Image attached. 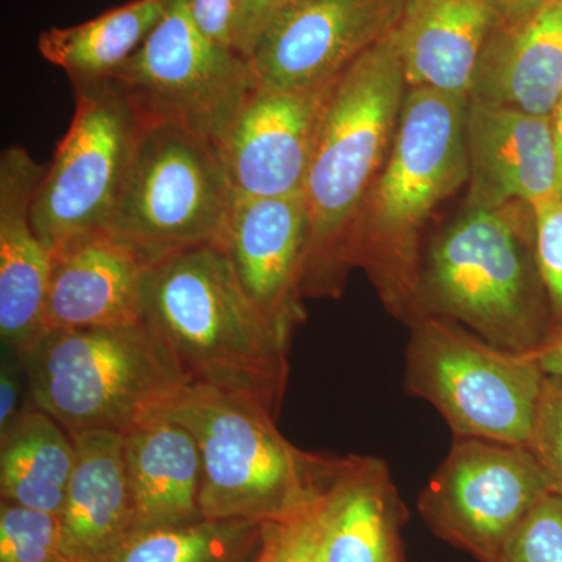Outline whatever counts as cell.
I'll use <instances>...</instances> for the list:
<instances>
[{"label": "cell", "mask_w": 562, "mask_h": 562, "mask_svg": "<svg viewBox=\"0 0 562 562\" xmlns=\"http://www.w3.org/2000/svg\"><path fill=\"white\" fill-rule=\"evenodd\" d=\"M140 322L183 386L244 395L279 417L290 346L249 301L222 247H194L149 266Z\"/></svg>", "instance_id": "6da1fadb"}, {"label": "cell", "mask_w": 562, "mask_h": 562, "mask_svg": "<svg viewBox=\"0 0 562 562\" xmlns=\"http://www.w3.org/2000/svg\"><path fill=\"white\" fill-rule=\"evenodd\" d=\"M408 83L395 32L328 85L303 187L308 213L303 297H339L362 205L382 172Z\"/></svg>", "instance_id": "7a4b0ae2"}, {"label": "cell", "mask_w": 562, "mask_h": 562, "mask_svg": "<svg viewBox=\"0 0 562 562\" xmlns=\"http://www.w3.org/2000/svg\"><path fill=\"white\" fill-rule=\"evenodd\" d=\"M468 95L408 88L391 151L362 205L351 265L394 316H416L420 235L432 210L469 180Z\"/></svg>", "instance_id": "3957f363"}, {"label": "cell", "mask_w": 562, "mask_h": 562, "mask_svg": "<svg viewBox=\"0 0 562 562\" xmlns=\"http://www.w3.org/2000/svg\"><path fill=\"white\" fill-rule=\"evenodd\" d=\"M427 316L458 322L514 353L535 355L552 338L531 206H468L431 238L420 255L414 321Z\"/></svg>", "instance_id": "277c9868"}, {"label": "cell", "mask_w": 562, "mask_h": 562, "mask_svg": "<svg viewBox=\"0 0 562 562\" xmlns=\"http://www.w3.org/2000/svg\"><path fill=\"white\" fill-rule=\"evenodd\" d=\"M162 414L198 441L203 519L281 522L316 501L338 464L335 454L288 441L277 417L244 395L183 386Z\"/></svg>", "instance_id": "5b68a950"}, {"label": "cell", "mask_w": 562, "mask_h": 562, "mask_svg": "<svg viewBox=\"0 0 562 562\" xmlns=\"http://www.w3.org/2000/svg\"><path fill=\"white\" fill-rule=\"evenodd\" d=\"M32 406L76 435H121L160 416L183 390L143 322L87 330H50L27 353Z\"/></svg>", "instance_id": "8992f818"}, {"label": "cell", "mask_w": 562, "mask_h": 562, "mask_svg": "<svg viewBox=\"0 0 562 562\" xmlns=\"http://www.w3.org/2000/svg\"><path fill=\"white\" fill-rule=\"evenodd\" d=\"M233 195L216 146L171 122L143 120L103 231L149 266L194 247H222Z\"/></svg>", "instance_id": "52a82bcc"}, {"label": "cell", "mask_w": 562, "mask_h": 562, "mask_svg": "<svg viewBox=\"0 0 562 562\" xmlns=\"http://www.w3.org/2000/svg\"><path fill=\"white\" fill-rule=\"evenodd\" d=\"M547 373L535 355L498 349L452 319L409 324L405 387L453 436L528 446Z\"/></svg>", "instance_id": "ba28073f"}, {"label": "cell", "mask_w": 562, "mask_h": 562, "mask_svg": "<svg viewBox=\"0 0 562 562\" xmlns=\"http://www.w3.org/2000/svg\"><path fill=\"white\" fill-rule=\"evenodd\" d=\"M110 79L144 121L171 122L217 150L260 83L250 60L203 35L188 0H168L160 22Z\"/></svg>", "instance_id": "9c48e42d"}, {"label": "cell", "mask_w": 562, "mask_h": 562, "mask_svg": "<svg viewBox=\"0 0 562 562\" xmlns=\"http://www.w3.org/2000/svg\"><path fill=\"white\" fill-rule=\"evenodd\" d=\"M72 88L76 113L32 209L33 227L50 251L72 236L105 227L143 128L116 81Z\"/></svg>", "instance_id": "30bf717a"}, {"label": "cell", "mask_w": 562, "mask_h": 562, "mask_svg": "<svg viewBox=\"0 0 562 562\" xmlns=\"http://www.w3.org/2000/svg\"><path fill=\"white\" fill-rule=\"evenodd\" d=\"M550 494L552 484L528 447L453 436L417 509L443 542L479 562H492Z\"/></svg>", "instance_id": "8fae6325"}, {"label": "cell", "mask_w": 562, "mask_h": 562, "mask_svg": "<svg viewBox=\"0 0 562 562\" xmlns=\"http://www.w3.org/2000/svg\"><path fill=\"white\" fill-rule=\"evenodd\" d=\"M409 0H291L250 57L258 81L324 90L401 24Z\"/></svg>", "instance_id": "7c38bea8"}, {"label": "cell", "mask_w": 562, "mask_h": 562, "mask_svg": "<svg viewBox=\"0 0 562 562\" xmlns=\"http://www.w3.org/2000/svg\"><path fill=\"white\" fill-rule=\"evenodd\" d=\"M222 249L249 301L290 346L305 321L308 213L303 192L283 198L233 195Z\"/></svg>", "instance_id": "4fadbf2b"}, {"label": "cell", "mask_w": 562, "mask_h": 562, "mask_svg": "<svg viewBox=\"0 0 562 562\" xmlns=\"http://www.w3.org/2000/svg\"><path fill=\"white\" fill-rule=\"evenodd\" d=\"M327 88L255 87L220 146L233 194L283 198L303 192Z\"/></svg>", "instance_id": "5bb4252c"}, {"label": "cell", "mask_w": 562, "mask_h": 562, "mask_svg": "<svg viewBox=\"0 0 562 562\" xmlns=\"http://www.w3.org/2000/svg\"><path fill=\"white\" fill-rule=\"evenodd\" d=\"M47 168L22 146L0 157V339L3 350L20 355L47 331L52 251L32 222Z\"/></svg>", "instance_id": "9a60e30c"}, {"label": "cell", "mask_w": 562, "mask_h": 562, "mask_svg": "<svg viewBox=\"0 0 562 562\" xmlns=\"http://www.w3.org/2000/svg\"><path fill=\"white\" fill-rule=\"evenodd\" d=\"M469 209L558 198L552 117L469 101Z\"/></svg>", "instance_id": "2e32d148"}, {"label": "cell", "mask_w": 562, "mask_h": 562, "mask_svg": "<svg viewBox=\"0 0 562 562\" xmlns=\"http://www.w3.org/2000/svg\"><path fill=\"white\" fill-rule=\"evenodd\" d=\"M147 269L131 247L103 228L66 239L52 250L47 331L140 322Z\"/></svg>", "instance_id": "e0dca14e"}, {"label": "cell", "mask_w": 562, "mask_h": 562, "mask_svg": "<svg viewBox=\"0 0 562 562\" xmlns=\"http://www.w3.org/2000/svg\"><path fill=\"white\" fill-rule=\"evenodd\" d=\"M322 562H406L405 506L386 462L339 458L316 501Z\"/></svg>", "instance_id": "ac0fdd59"}, {"label": "cell", "mask_w": 562, "mask_h": 562, "mask_svg": "<svg viewBox=\"0 0 562 562\" xmlns=\"http://www.w3.org/2000/svg\"><path fill=\"white\" fill-rule=\"evenodd\" d=\"M562 98V0L492 32L469 101L552 117Z\"/></svg>", "instance_id": "d6986e66"}, {"label": "cell", "mask_w": 562, "mask_h": 562, "mask_svg": "<svg viewBox=\"0 0 562 562\" xmlns=\"http://www.w3.org/2000/svg\"><path fill=\"white\" fill-rule=\"evenodd\" d=\"M502 22L498 0H409L395 31L408 88L469 98L484 46Z\"/></svg>", "instance_id": "ffe728a7"}, {"label": "cell", "mask_w": 562, "mask_h": 562, "mask_svg": "<svg viewBox=\"0 0 562 562\" xmlns=\"http://www.w3.org/2000/svg\"><path fill=\"white\" fill-rule=\"evenodd\" d=\"M69 436L76 465L61 513L66 552L74 561L106 562L135 532L124 435L92 430Z\"/></svg>", "instance_id": "44dd1931"}, {"label": "cell", "mask_w": 562, "mask_h": 562, "mask_svg": "<svg viewBox=\"0 0 562 562\" xmlns=\"http://www.w3.org/2000/svg\"><path fill=\"white\" fill-rule=\"evenodd\" d=\"M135 531L202 520V458L187 427L151 417L124 435Z\"/></svg>", "instance_id": "7402d4cb"}, {"label": "cell", "mask_w": 562, "mask_h": 562, "mask_svg": "<svg viewBox=\"0 0 562 562\" xmlns=\"http://www.w3.org/2000/svg\"><path fill=\"white\" fill-rule=\"evenodd\" d=\"M74 465L76 447L68 431L31 406L0 436L2 501L61 516Z\"/></svg>", "instance_id": "603a6c76"}, {"label": "cell", "mask_w": 562, "mask_h": 562, "mask_svg": "<svg viewBox=\"0 0 562 562\" xmlns=\"http://www.w3.org/2000/svg\"><path fill=\"white\" fill-rule=\"evenodd\" d=\"M168 0H133L94 20L41 33L38 49L70 83L110 79L139 49L165 14Z\"/></svg>", "instance_id": "cb8c5ba5"}, {"label": "cell", "mask_w": 562, "mask_h": 562, "mask_svg": "<svg viewBox=\"0 0 562 562\" xmlns=\"http://www.w3.org/2000/svg\"><path fill=\"white\" fill-rule=\"evenodd\" d=\"M269 524L209 520L150 528L128 536L106 562H254Z\"/></svg>", "instance_id": "d4e9b609"}, {"label": "cell", "mask_w": 562, "mask_h": 562, "mask_svg": "<svg viewBox=\"0 0 562 562\" xmlns=\"http://www.w3.org/2000/svg\"><path fill=\"white\" fill-rule=\"evenodd\" d=\"M0 562H76L66 552L61 516L0 502Z\"/></svg>", "instance_id": "484cf974"}, {"label": "cell", "mask_w": 562, "mask_h": 562, "mask_svg": "<svg viewBox=\"0 0 562 562\" xmlns=\"http://www.w3.org/2000/svg\"><path fill=\"white\" fill-rule=\"evenodd\" d=\"M492 562H562V497L547 495Z\"/></svg>", "instance_id": "4316f807"}, {"label": "cell", "mask_w": 562, "mask_h": 562, "mask_svg": "<svg viewBox=\"0 0 562 562\" xmlns=\"http://www.w3.org/2000/svg\"><path fill=\"white\" fill-rule=\"evenodd\" d=\"M527 447L562 497V373H547Z\"/></svg>", "instance_id": "83f0119b"}, {"label": "cell", "mask_w": 562, "mask_h": 562, "mask_svg": "<svg viewBox=\"0 0 562 562\" xmlns=\"http://www.w3.org/2000/svg\"><path fill=\"white\" fill-rule=\"evenodd\" d=\"M536 228V251L550 306H552V338L562 335V199L532 206Z\"/></svg>", "instance_id": "f1b7e54d"}, {"label": "cell", "mask_w": 562, "mask_h": 562, "mask_svg": "<svg viewBox=\"0 0 562 562\" xmlns=\"http://www.w3.org/2000/svg\"><path fill=\"white\" fill-rule=\"evenodd\" d=\"M316 501L281 522L269 524L255 562H322Z\"/></svg>", "instance_id": "f546056e"}, {"label": "cell", "mask_w": 562, "mask_h": 562, "mask_svg": "<svg viewBox=\"0 0 562 562\" xmlns=\"http://www.w3.org/2000/svg\"><path fill=\"white\" fill-rule=\"evenodd\" d=\"M31 406L24 357L16 351L3 350L0 364V436L5 435Z\"/></svg>", "instance_id": "4dcf8cb0"}, {"label": "cell", "mask_w": 562, "mask_h": 562, "mask_svg": "<svg viewBox=\"0 0 562 562\" xmlns=\"http://www.w3.org/2000/svg\"><path fill=\"white\" fill-rule=\"evenodd\" d=\"M291 0H239L233 29L232 49L250 60L262 33Z\"/></svg>", "instance_id": "1f68e13d"}, {"label": "cell", "mask_w": 562, "mask_h": 562, "mask_svg": "<svg viewBox=\"0 0 562 562\" xmlns=\"http://www.w3.org/2000/svg\"><path fill=\"white\" fill-rule=\"evenodd\" d=\"M238 3L239 0H188L192 20L203 35L231 49Z\"/></svg>", "instance_id": "d6a6232c"}, {"label": "cell", "mask_w": 562, "mask_h": 562, "mask_svg": "<svg viewBox=\"0 0 562 562\" xmlns=\"http://www.w3.org/2000/svg\"><path fill=\"white\" fill-rule=\"evenodd\" d=\"M535 357L546 373H562V335L550 338Z\"/></svg>", "instance_id": "836d02e7"}, {"label": "cell", "mask_w": 562, "mask_h": 562, "mask_svg": "<svg viewBox=\"0 0 562 562\" xmlns=\"http://www.w3.org/2000/svg\"><path fill=\"white\" fill-rule=\"evenodd\" d=\"M502 7L503 22H516L538 9L542 0H498Z\"/></svg>", "instance_id": "e575fe53"}, {"label": "cell", "mask_w": 562, "mask_h": 562, "mask_svg": "<svg viewBox=\"0 0 562 562\" xmlns=\"http://www.w3.org/2000/svg\"><path fill=\"white\" fill-rule=\"evenodd\" d=\"M552 131L558 160V198L562 199V98L552 114Z\"/></svg>", "instance_id": "d590c367"}, {"label": "cell", "mask_w": 562, "mask_h": 562, "mask_svg": "<svg viewBox=\"0 0 562 562\" xmlns=\"http://www.w3.org/2000/svg\"><path fill=\"white\" fill-rule=\"evenodd\" d=\"M76 562H83V561H76Z\"/></svg>", "instance_id": "8d00e7d4"}, {"label": "cell", "mask_w": 562, "mask_h": 562, "mask_svg": "<svg viewBox=\"0 0 562 562\" xmlns=\"http://www.w3.org/2000/svg\"><path fill=\"white\" fill-rule=\"evenodd\" d=\"M255 562V561H254Z\"/></svg>", "instance_id": "74e56055"}]
</instances>
